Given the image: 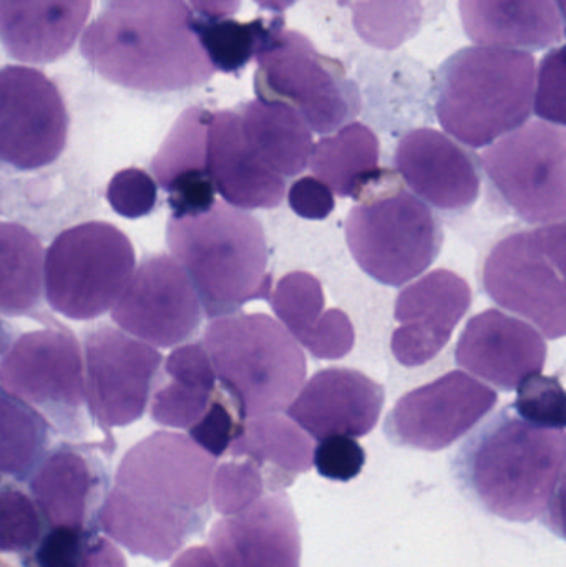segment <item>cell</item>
I'll return each instance as SVG.
<instances>
[{
    "label": "cell",
    "instance_id": "1",
    "mask_svg": "<svg viewBox=\"0 0 566 567\" xmlns=\"http://www.w3.org/2000/svg\"><path fill=\"white\" fill-rule=\"evenodd\" d=\"M564 430L532 425L505 409L475 430L452 460L469 502L512 523L545 519L564 536Z\"/></svg>",
    "mask_w": 566,
    "mask_h": 567
},
{
    "label": "cell",
    "instance_id": "2",
    "mask_svg": "<svg viewBox=\"0 0 566 567\" xmlns=\"http://www.w3.org/2000/svg\"><path fill=\"white\" fill-rule=\"evenodd\" d=\"M185 0H103L80 53L103 80L142 93L205 85L215 69L193 30Z\"/></svg>",
    "mask_w": 566,
    "mask_h": 567
},
{
    "label": "cell",
    "instance_id": "3",
    "mask_svg": "<svg viewBox=\"0 0 566 567\" xmlns=\"http://www.w3.org/2000/svg\"><path fill=\"white\" fill-rule=\"evenodd\" d=\"M166 241L185 269L209 319L268 299V243L261 223L225 203L186 218H169Z\"/></svg>",
    "mask_w": 566,
    "mask_h": 567
},
{
    "label": "cell",
    "instance_id": "4",
    "mask_svg": "<svg viewBox=\"0 0 566 567\" xmlns=\"http://www.w3.org/2000/svg\"><path fill=\"white\" fill-rule=\"evenodd\" d=\"M535 73V56L525 50H459L439 69V123L471 148L492 145L531 118Z\"/></svg>",
    "mask_w": 566,
    "mask_h": 567
},
{
    "label": "cell",
    "instance_id": "5",
    "mask_svg": "<svg viewBox=\"0 0 566 567\" xmlns=\"http://www.w3.org/2000/svg\"><path fill=\"white\" fill-rule=\"evenodd\" d=\"M203 347L239 420L285 412L308 373L301 347L266 313L216 317Z\"/></svg>",
    "mask_w": 566,
    "mask_h": 567
},
{
    "label": "cell",
    "instance_id": "6",
    "mask_svg": "<svg viewBox=\"0 0 566 567\" xmlns=\"http://www.w3.org/2000/svg\"><path fill=\"white\" fill-rule=\"evenodd\" d=\"M394 186L395 175L349 212L346 241L366 275L399 287L431 268L444 231L422 199Z\"/></svg>",
    "mask_w": 566,
    "mask_h": 567
},
{
    "label": "cell",
    "instance_id": "7",
    "mask_svg": "<svg viewBox=\"0 0 566 567\" xmlns=\"http://www.w3.org/2000/svg\"><path fill=\"white\" fill-rule=\"evenodd\" d=\"M255 59L258 100L288 103L311 132L331 135L361 112V93L342 63L319 53L302 33L282 27Z\"/></svg>",
    "mask_w": 566,
    "mask_h": 567
},
{
    "label": "cell",
    "instance_id": "8",
    "mask_svg": "<svg viewBox=\"0 0 566 567\" xmlns=\"http://www.w3.org/2000/svg\"><path fill=\"white\" fill-rule=\"evenodd\" d=\"M565 233V221L511 233L491 249L482 269L488 297L552 340L566 332Z\"/></svg>",
    "mask_w": 566,
    "mask_h": 567
},
{
    "label": "cell",
    "instance_id": "9",
    "mask_svg": "<svg viewBox=\"0 0 566 567\" xmlns=\"http://www.w3.org/2000/svg\"><path fill=\"white\" fill-rule=\"evenodd\" d=\"M135 271V249L110 223L60 233L43 261V289L55 312L92 320L113 309Z\"/></svg>",
    "mask_w": 566,
    "mask_h": 567
},
{
    "label": "cell",
    "instance_id": "10",
    "mask_svg": "<svg viewBox=\"0 0 566 567\" xmlns=\"http://www.w3.org/2000/svg\"><path fill=\"white\" fill-rule=\"evenodd\" d=\"M482 169L502 206L527 225L565 221L564 126L527 122L495 140L481 156Z\"/></svg>",
    "mask_w": 566,
    "mask_h": 567
},
{
    "label": "cell",
    "instance_id": "11",
    "mask_svg": "<svg viewBox=\"0 0 566 567\" xmlns=\"http://www.w3.org/2000/svg\"><path fill=\"white\" fill-rule=\"evenodd\" d=\"M0 385L60 429H69L85 403L79 342L62 329L23 333L0 360Z\"/></svg>",
    "mask_w": 566,
    "mask_h": 567
},
{
    "label": "cell",
    "instance_id": "12",
    "mask_svg": "<svg viewBox=\"0 0 566 567\" xmlns=\"http://www.w3.org/2000/svg\"><path fill=\"white\" fill-rule=\"evenodd\" d=\"M69 123L62 93L45 73L0 69V162L19 172L52 165L65 150Z\"/></svg>",
    "mask_w": 566,
    "mask_h": 567
},
{
    "label": "cell",
    "instance_id": "13",
    "mask_svg": "<svg viewBox=\"0 0 566 567\" xmlns=\"http://www.w3.org/2000/svg\"><path fill=\"white\" fill-rule=\"evenodd\" d=\"M215 468L216 458L189 436L156 432L123 456L115 488L162 508L206 516Z\"/></svg>",
    "mask_w": 566,
    "mask_h": 567
},
{
    "label": "cell",
    "instance_id": "14",
    "mask_svg": "<svg viewBox=\"0 0 566 567\" xmlns=\"http://www.w3.org/2000/svg\"><path fill=\"white\" fill-rule=\"evenodd\" d=\"M497 403L495 390L454 370L399 399L384 433L394 445L441 452L472 432Z\"/></svg>",
    "mask_w": 566,
    "mask_h": 567
},
{
    "label": "cell",
    "instance_id": "15",
    "mask_svg": "<svg viewBox=\"0 0 566 567\" xmlns=\"http://www.w3.org/2000/svg\"><path fill=\"white\" fill-rule=\"evenodd\" d=\"M163 357L155 347L113 327H100L85 340V402L102 429L142 419Z\"/></svg>",
    "mask_w": 566,
    "mask_h": 567
},
{
    "label": "cell",
    "instance_id": "16",
    "mask_svg": "<svg viewBox=\"0 0 566 567\" xmlns=\"http://www.w3.org/2000/svg\"><path fill=\"white\" fill-rule=\"evenodd\" d=\"M120 329L153 347L178 346L202 323V302L175 258H145L112 309Z\"/></svg>",
    "mask_w": 566,
    "mask_h": 567
},
{
    "label": "cell",
    "instance_id": "17",
    "mask_svg": "<svg viewBox=\"0 0 566 567\" xmlns=\"http://www.w3.org/2000/svg\"><path fill=\"white\" fill-rule=\"evenodd\" d=\"M471 306V286L447 269L409 284L395 300L394 317L401 327L392 332V355L409 369L431 362L447 346Z\"/></svg>",
    "mask_w": 566,
    "mask_h": 567
},
{
    "label": "cell",
    "instance_id": "18",
    "mask_svg": "<svg viewBox=\"0 0 566 567\" xmlns=\"http://www.w3.org/2000/svg\"><path fill=\"white\" fill-rule=\"evenodd\" d=\"M222 567H301V536L288 493H269L209 532Z\"/></svg>",
    "mask_w": 566,
    "mask_h": 567
},
{
    "label": "cell",
    "instance_id": "19",
    "mask_svg": "<svg viewBox=\"0 0 566 567\" xmlns=\"http://www.w3.org/2000/svg\"><path fill=\"white\" fill-rule=\"evenodd\" d=\"M455 360L495 389L514 392L528 377L542 373L547 343L525 320L488 309L469 320Z\"/></svg>",
    "mask_w": 566,
    "mask_h": 567
},
{
    "label": "cell",
    "instance_id": "20",
    "mask_svg": "<svg viewBox=\"0 0 566 567\" xmlns=\"http://www.w3.org/2000/svg\"><path fill=\"white\" fill-rule=\"evenodd\" d=\"M385 402L384 386L352 369H326L301 386L289 419L312 440L369 435L378 425Z\"/></svg>",
    "mask_w": 566,
    "mask_h": 567
},
{
    "label": "cell",
    "instance_id": "21",
    "mask_svg": "<svg viewBox=\"0 0 566 567\" xmlns=\"http://www.w3.org/2000/svg\"><path fill=\"white\" fill-rule=\"evenodd\" d=\"M394 163L409 188L441 212L471 208L481 195V175L474 158L438 130L405 133L395 150Z\"/></svg>",
    "mask_w": 566,
    "mask_h": 567
},
{
    "label": "cell",
    "instance_id": "22",
    "mask_svg": "<svg viewBox=\"0 0 566 567\" xmlns=\"http://www.w3.org/2000/svg\"><path fill=\"white\" fill-rule=\"evenodd\" d=\"M93 0H0V42L17 62L63 59L82 35Z\"/></svg>",
    "mask_w": 566,
    "mask_h": 567
},
{
    "label": "cell",
    "instance_id": "23",
    "mask_svg": "<svg viewBox=\"0 0 566 567\" xmlns=\"http://www.w3.org/2000/svg\"><path fill=\"white\" fill-rule=\"evenodd\" d=\"M206 166L216 192L233 208L272 209L285 199V178L259 165L249 153L236 110L209 115Z\"/></svg>",
    "mask_w": 566,
    "mask_h": 567
},
{
    "label": "cell",
    "instance_id": "24",
    "mask_svg": "<svg viewBox=\"0 0 566 567\" xmlns=\"http://www.w3.org/2000/svg\"><path fill=\"white\" fill-rule=\"evenodd\" d=\"M209 115L202 106L186 109L153 158L152 172L168 193L172 218L199 215L215 205V183L206 166Z\"/></svg>",
    "mask_w": 566,
    "mask_h": 567
},
{
    "label": "cell",
    "instance_id": "25",
    "mask_svg": "<svg viewBox=\"0 0 566 567\" xmlns=\"http://www.w3.org/2000/svg\"><path fill=\"white\" fill-rule=\"evenodd\" d=\"M459 12L475 45L531 52L564 42L557 0H459Z\"/></svg>",
    "mask_w": 566,
    "mask_h": 567
},
{
    "label": "cell",
    "instance_id": "26",
    "mask_svg": "<svg viewBox=\"0 0 566 567\" xmlns=\"http://www.w3.org/2000/svg\"><path fill=\"white\" fill-rule=\"evenodd\" d=\"M99 519L103 532L132 555L166 561L199 533L206 516L162 508L113 488Z\"/></svg>",
    "mask_w": 566,
    "mask_h": 567
},
{
    "label": "cell",
    "instance_id": "27",
    "mask_svg": "<svg viewBox=\"0 0 566 567\" xmlns=\"http://www.w3.org/2000/svg\"><path fill=\"white\" fill-rule=\"evenodd\" d=\"M229 453L255 463L261 470L266 489L276 493L312 468L315 443L289 416L271 413L245 420L229 445Z\"/></svg>",
    "mask_w": 566,
    "mask_h": 567
},
{
    "label": "cell",
    "instance_id": "28",
    "mask_svg": "<svg viewBox=\"0 0 566 567\" xmlns=\"http://www.w3.org/2000/svg\"><path fill=\"white\" fill-rule=\"evenodd\" d=\"M243 138L259 165L282 176H298L308 168L312 152L311 128L288 103L251 100L236 110Z\"/></svg>",
    "mask_w": 566,
    "mask_h": 567
},
{
    "label": "cell",
    "instance_id": "29",
    "mask_svg": "<svg viewBox=\"0 0 566 567\" xmlns=\"http://www.w3.org/2000/svg\"><path fill=\"white\" fill-rule=\"evenodd\" d=\"M379 140L369 126L349 123L312 146L309 168L332 195L368 198L392 173L379 168Z\"/></svg>",
    "mask_w": 566,
    "mask_h": 567
},
{
    "label": "cell",
    "instance_id": "30",
    "mask_svg": "<svg viewBox=\"0 0 566 567\" xmlns=\"http://www.w3.org/2000/svg\"><path fill=\"white\" fill-rule=\"evenodd\" d=\"M169 382L156 389L152 419L158 425L188 430L208 410L216 375L203 343H186L169 353L165 362Z\"/></svg>",
    "mask_w": 566,
    "mask_h": 567
},
{
    "label": "cell",
    "instance_id": "31",
    "mask_svg": "<svg viewBox=\"0 0 566 567\" xmlns=\"http://www.w3.org/2000/svg\"><path fill=\"white\" fill-rule=\"evenodd\" d=\"M30 488L55 528L82 529L95 475L85 456L63 446L40 462Z\"/></svg>",
    "mask_w": 566,
    "mask_h": 567
},
{
    "label": "cell",
    "instance_id": "32",
    "mask_svg": "<svg viewBox=\"0 0 566 567\" xmlns=\"http://www.w3.org/2000/svg\"><path fill=\"white\" fill-rule=\"evenodd\" d=\"M268 300L286 330L312 357H318L338 337L342 310L325 312L321 282L309 272L296 271L279 279Z\"/></svg>",
    "mask_w": 566,
    "mask_h": 567
},
{
    "label": "cell",
    "instance_id": "33",
    "mask_svg": "<svg viewBox=\"0 0 566 567\" xmlns=\"http://www.w3.org/2000/svg\"><path fill=\"white\" fill-rule=\"evenodd\" d=\"M45 252L35 235L0 221V312L27 316L42 299Z\"/></svg>",
    "mask_w": 566,
    "mask_h": 567
},
{
    "label": "cell",
    "instance_id": "34",
    "mask_svg": "<svg viewBox=\"0 0 566 567\" xmlns=\"http://www.w3.org/2000/svg\"><path fill=\"white\" fill-rule=\"evenodd\" d=\"M285 27V17L238 22L226 19H208L195 16L193 30L205 49L213 69L223 73H238L255 59L256 53L268 43V40Z\"/></svg>",
    "mask_w": 566,
    "mask_h": 567
},
{
    "label": "cell",
    "instance_id": "35",
    "mask_svg": "<svg viewBox=\"0 0 566 567\" xmlns=\"http://www.w3.org/2000/svg\"><path fill=\"white\" fill-rule=\"evenodd\" d=\"M49 445V423L32 406L0 389V475L23 480Z\"/></svg>",
    "mask_w": 566,
    "mask_h": 567
},
{
    "label": "cell",
    "instance_id": "36",
    "mask_svg": "<svg viewBox=\"0 0 566 567\" xmlns=\"http://www.w3.org/2000/svg\"><path fill=\"white\" fill-rule=\"evenodd\" d=\"M428 2L434 6V0ZM339 6L352 10L358 35L382 50L398 49L414 39L434 10L424 0H339Z\"/></svg>",
    "mask_w": 566,
    "mask_h": 567
},
{
    "label": "cell",
    "instance_id": "37",
    "mask_svg": "<svg viewBox=\"0 0 566 567\" xmlns=\"http://www.w3.org/2000/svg\"><path fill=\"white\" fill-rule=\"evenodd\" d=\"M265 478L255 463H223L215 470L212 480V499L216 512L233 516L251 506L265 495Z\"/></svg>",
    "mask_w": 566,
    "mask_h": 567
},
{
    "label": "cell",
    "instance_id": "38",
    "mask_svg": "<svg viewBox=\"0 0 566 567\" xmlns=\"http://www.w3.org/2000/svg\"><path fill=\"white\" fill-rule=\"evenodd\" d=\"M515 413L532 425L564 430L566 423V396L557 377L542 373L528 377L518 385Z\"/></svg>",
    "mask_w": 566,
    "mask_h": 567
},
{
    "label": "cell",
    "instance_id": "39",
    "mask_svg": "<svg viewBox=\"0 0 566 567\" xmlns=\"http://www.w3.org/2000/svg\"><path fill=\"white\" fill-rule=\"evenodd\" d=\"M40 535L42 522L32 499L16 489L0 492V551H27Z\"/></svg>",
    "mask_w": 566,
    "mask_h": 567
},
{
    "label": "cell",
    "instance_id": "40",
    "mask_svg": "<svg viewBox=\"0 0 566 567\" xmlns=\"http://www.w3.org/2000/svg\"><path fill=\"white\" fill-rule=\"evenodd\" d=\"M106 199L116 215L126 219L152 215L158 202V189L148 173L126 168L116 173L106 188Z\"/></svg>",
    "mask_w": 566,
    "mask_h": 567
},
{
    "label": "cell",
    "instance_id": "41",
    "mask_svg": "<svg viewBox=\"0 0 566 567\" xmlns=\"http://www.w3.org/2000/svg\"><path fill=\"white\" fill-rule=\"evenodd\" d=\"M565 45L550 50L535 73L534 112L544 122L565 126Z\"/></svg>",
    "mask_w": 566,
    "mask_h": 567
},
{
    "label": "cell",
    "instance_id": "42",
    "mask_svg": "<svg viewBox=\"0 0 566 567\" xmlns=\"http://www.w3.org/2000/svg\"><path fill=\"white\" fill-rule=\"evenodd\" d=\"M312 465L332 482H351L366 465V452L351 436H329L315 449Z\"/></svg>",
    "mask_w": 566,
    "mask_h": 567
},
{
    "label": "cell",
    "instance_id": "43",
    "mask_svg": "<svg viewBox=\"0 0 566 567\" xmlns=\"http://www.w3.org/2000/svg\"><path fill=\"white\" fill-rule=\"evenodd\" d=\"M231 410L222 400H213L202 419L189 430V439L213 458L225 455L239 430Z\"/></svg>",
    "mask_w": 566,
    "mask_h": 567
},
{
    "label": "cell",
    "instance_id": "44",
    "mask_svg": "<svg viewBox=\"0 0 566 567\" xmlns=\"http://www.w3.org/2000/svg\"><path fill=\"white\" fill-rule=\"evenodd\" d=\"M86 542L82 529L55 528L43 538L37 551L39 567H80Z\"/></svg>",
    "mask_w": 566,
    "mask_h": 567
},
{
    "label": "cell",
    "instance_id": "45",
    "mask_svg": "<svg viewBox=\"0 0 566 567\" xmlns=\"http://www.w3.org/2000/svg\"><path fill=\"white\" fill-rule=\"evenodd\" d=\"M288 203L299 218L322 221L335 212V195L316 176L299 178L288 193Z\"/></svg>",
    "mask_w": 566,
    "mask_h": 567
},
{
    "label": "cell",
    "instance_id": "46",
    "mask_svg": "<svg viewBox=\"0 0 566 567\" xmlns=\"http://www.w3.org/2000/svg\"><path fill=\"white\" fill-rule=\"evenodd\" d=\"M80 567H126V561L109 539L96 538L86 545Z\"/></svg>",
    "mask_w": 566,
    "mask_h": 567
},
{
    "label": "cell",
    "instance_id": "47",
    "mask_svg": "<svg viewBox=\"0 0 566 567\" xmlns=\"http://www.w3.org/2000/svg\"><path fill=\"white\" fill-rule=\"evenodd\" d=\"M196 16L208 19H226L233 17L241 7V0H188Z\"/></svg>",
    "mask_w": 566,
    "mask_h": 567
},
{
    "label": "cell",
    "instance_id": "48",
    "mask_svg": "<svg viewBox=\"0 0 566 567\" xmlns=\"http://www.w3.org/2000/svg\"><path fill=\"white\" fill-rule=\"evenodd\" d=\"M172 567H222L206 546L186 549L175 559Z\"/></svg>",
    "mask_w": 566,
    "mask_h": 567
},
{
    "label": "cell",
    "instance_id": "49",
    "mask_svg": "<svg viewBox=\"0 0 566 567\" xmlns=\"http://www.w3.org/2000/svg\"><path fill=\"white\" fill-rule=\"evenodd\" d=\"M298 0H255L256 6L269 12L281 13L295 6Z\"/></svg>",
    "mask_w": 566,
    "mask_h": 567
},
{
    "label": "cell",
    "instance_id": "50",
    "mask_svg": "<svg viewBox=\"0 0 566 567\" xmlns=\"http://www.w3.org/2000/svg\"><path fill=\"white\" fill-rule=\"evenodd\" d=\"M10 343V332L9 329H7L6 323L0 320V357H2V353L6 352L7 347H9Z\"/></svg>",
    "mask_w": 566,
    "mask_h": 567
},
{
    "label": "cell",
    "instance_id": "51",
    "mask_svg": "<svg viewBox=\"0 0 566 567\" xmlns=\"http://www.w3.org/2000/svg\"><path fill=\"white\" fill-rule=\"evenodd\" d=\"M558 7H560V10H564L565 12V0H557Z\"/></svg>",
    "mask_w": 566,
    "mask_h": 567
},
{
    "label": "cell",
    "instance_id": "52",
    "mask_svg": "<svg viewBox=\"0 0 566 567\" xmlns=\"http://www.w3.org/2000/svg\"><path fill=\"white\" fill-rule=\"evenodd\" d=\"M0 567H3V566H0Z\"/></svg>",
    "mask_w": 566,
    "mask_h": 567
}]
</instances>
